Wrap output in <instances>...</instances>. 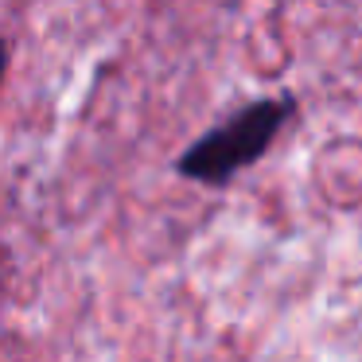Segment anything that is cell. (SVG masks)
Masks as SVG:
<instances>
[{
  "label": "cell",
  "instance_id": "cell-1",
  "mask_svg": "<svg viewBox=\"0 0 362 362\" xmlns=\"http://www.w3.org/2000/svg\"><path fill=\"white\" fill-rule=\"evenodd\" d=\"M292 113H296L292 98H257V102L242 105L222 125H214L211 133L191 141L175 156V175L203 183V187H226L238 172L253 168L265 156Z\"/></svg>",
  "mask_w": 362,
  "mask_h": 362
},
{
  "label": "cell",
  "instance_id": "cell-2",
  "mask_svg": "<svg viewBox=\"0 0 362 362\" xmlns=\"http://www.w3.org/2000/svg\"><path fill=\"white\" fill-rule=\"evenodd\" d=\"M8 40H4V35H0V86H4V74H8Z\"/></svg>",
  "mask_w": 362,
  "mask_h": 362
}]
</instances>
